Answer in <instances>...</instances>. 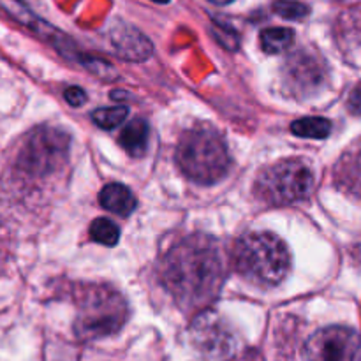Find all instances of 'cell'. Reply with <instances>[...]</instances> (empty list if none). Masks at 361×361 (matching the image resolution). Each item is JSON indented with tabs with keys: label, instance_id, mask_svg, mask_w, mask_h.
Listing matches in <instances>:
<instances>
[{
	"label": "cell",
	"instance_id": "cell-1",
	"mask_svg": "<svg viewBox=\"0 0 361 361\" xmlns=\"http://www.w3.org/2000/svg\"><path fill=\"white\" fill-rule=\"evenodd\" d=\"M161 279L180 309L207 310L224 284V261L217 242L204 235H190L166 252Z\"/></svg>",
	"mask_w": 361,
	"mask_h": 361
},
{
	"label": "cell",
	"instance_id": "cell-2",
	"mask_svg": "<svg viewBox=\"0 0 361 361\" xmlns=\"http://www.w3.org/2000/svg\"><path fill=\"white\" fill-rule=\"evenodd\" d=\"M231 259L245 281L263 288L279 286L291 270L288 245L277 235L267 231L242 236L233 249Z\"/></svg>",
	"mask_w": 361,
	"mask_h": 361
},
{
	"label": "cell",
	"instance_id": "cell-3",
	"mask_svg": "<svg viewBox=\"0 0 361 361\" xmlns=\"http://www.w3.org/2000/svg\"><path fill=\"white\" fill-rule=\"evenodd\" d=\"M175 159L180 171L197 183L219 182L231 168L224 137L215 129L204 126L183 133Z\"/></svg>",
	"mask_w": 361,
	"mask_h": 361
},
{
	"label": "cell",
	"instance_id": "cell-4",
	"mask_svg": "<svg viewBox=\"0 0 361 361\" xmlns=\"http://www.w3.org/2000/svg\"><path fill=\"white\" fill-rule=\"evenodd\" d=\"M129 319L126 298L109 286L85 288L78 303L74 331L81 341H97L122 330Z\"/></svg>",
	"mask_w": 361,
	"mask_h": 361
},
{
	"label": "cell",
	"instance_id": "cell-5",
	"mask_svg": "<svg viewBox=\"0 0 361 361\" xmlns=\"http://www.w3.org/2000/svg\"><path fill=\"white\" fill-rule=\"evenodd\" d=\"M314 189L309 164L298 159H286L268 166L257 175L254 194L268 207H289L307 200Z\"/></svg>",
	"mask_w": 361,
	"mask_h": 361
},
{
	"label": "cell",
	"instance_id": "cell-6",
	"mask_svg": "<svg viewBox=\"0 0 361 361\" xmlns=\"http://www.w3.org/2000/svg\"><path fill=\"white\" fill-rule=\"evenodd\" d=\"M69 136L55 127H39L25 137L16 169L28 178H42L62 168L69 154Z\"/></svg>",
	"mask_w": 361,
	"mask_h": 361
},
{
	"label": "cell",
	"instance_id": "cell-7",
	"mask_svg": "<svg viewBox=\"0 0 361 361\" xmlns=\"http://www.w3.org/2000/svg\"><path fill=\"white\" fill-rule=\"evenodd\" d=\"M190 342L207 361H229L238 351V337L228 321L212 310H201L190 324Z\"/></svg>",
	"mask_w": 361,
	"mask_h": 361
},
{
	"label": "cell",
	"instance_id": "cell-8",
	"mask_svg": "<svg viewBox=\"0 0 361 361\" xmlns=\"http://www.w3.org/2000/svg\"><path fill=\"white\" fill-rule=\"evenodd\" d=\"M307 361H361V335L348 326L316 331L305 344Z\"/></svg>",
	"mask_w": 361,
	"mask_h": 361
},
{
	"label": "cell",
	"instance_id": "cell-9",
	"mask_svg": "<svg viewBox=\"0 0 361 361\" xmlns=\"http://www.w3.org/2000/svg\"><path fill=\"white\" fill-rule=\"evenodd\" d=\"M284 81L295 95H314L323 87V62L316 55L302 49L286 62Z\"/></svg>",
	"mask_w": 361,
	"mask_h": 361
},
{
	"label": "cell",
	"instance_id": "cell-10",
	"mask_svg": "<svg viewBox=\"0 0 361 361\" xmlns=\"http://www.w3.org/2000/svg\"><path fill=\"white\" fill-rule=\"evenodd\" d=\"M0 6H2L14 20L20 21V23L23 25V27H27L30 32H34L37 37H41L42 41L55 46L62 55L69 56V59H76L78 53L76 49H74L73 42L69 41V37H66L62 32L56 30L55 27H51L48 21L41 20L37 14L32 13L21 0H0Z\"/></svg>",
	"mask_w": 361,
	"mask_h": 361
},
{
	"label": "cell",
	"instance_id": "cell-11",
	"mask_svg": "<svg viewBox=\"0 0 361 361\" xmlns=\"http://www.w3.org/2000/svg\"><path fill=\"white\" fill-rule=\"evenodd\" d=\"M335 185L349 196L361 200V152H348L334 169Z\"/></svg>",
	"mask_w": 361,
	"mask_h": 361
},
{
	"label": "cell",
	"instance_id": "cell-12",
	"mask_svg": "<svg viewBox=\"0 0 361 361\" xmlns=\"http://www.w3.org/2000/svg\"><path fill=\"white\" fill-rule=\"evenodd\" d=\"M111 41L115 48L118 49V55H122L123 59L145 60L152 55L150 41L143 34L127 27V25L113 30Z\"/></svg>",
	"mask_w": 361,
	"mask_h": 361
},
{
	"label": "cell",
	"instance_id": "cell-13",
	"mask_svg": "<svg viewBox=\"0 0 361 361\" xmlns=\"http://www.w3.org/2000/svg\"><path fill=\"white\" fill-rule=\"evenodd\" d=\"M99 203L104 210L127 217V215L136 210L137 201L129 187H126L123 183L113 182L102 187L101 194H99Z\"/></svg>",
	"mask_w": 361,
	"mask_h": 361
},
{
	"label": "cell",
	"instance_id": "cell-14",
	"mask_svg": "<svg viewBox=\"0 0 361 361\" xmlns=\"http://www.w3.org/2000/svg\"><path fill=\"white\" fill-rule=\"evenodd\" d=\"M148 126L145 120H130L126 127L122 129L118 136V143L127 154L134 155V157H140L147 152L148 147Z\"/></svg>",
	"mask_w": 361,
	"mask_h": 361
},
{
	"label": "cell",
	"instance_id": "cell-15",
	"mask_svg": "<svg viewBox=\"0 0 361 361\" xmlns=\"http://www.w3.org/2000/svg\"><path fill=\"white\" fill-rule=\"evenodd\" d=\"M261 48L268 55H279V53L286 51L291 48L293 41H295V34L291 28L286 27H271L264 28L259 35Z\"/></svg>",
	"mask_w": 361,
	"mask_h": 361
},
{
	"label": "cell",
	"instance_id": "cell-16",
	"mask_svg": "<svg viewBox=\"0 0 361 361\" xmlns=\"http://www.w3.org/2000/svg\"><path fill=\"white\" fill-rule=\"evenodd\" d=\"M291 133L298 137L309 140H324L331 133V122L321 116H305L291 123Z\"/></svg>",
	"mask_w": 361,
	"mask_h": 361
},
{
	"label": "cell",
	"instance_id": "cell-17",
	"mask_svg": "<svg viewBox=\"0 0 361 361\" xmlns=\"http://www.w3.org/2000/svg\"><path fill=\"white\" fill-rule=\"evenodd\" d=\"M90 238L101 245L113 247L120 240V228L109 219H95L90 224Z\"/></svg>",
	"mask_w": 361,
	"mask_h": 361
},
{
	"label": "cell",
	"instance_id": "cell-18",
	"mask_svg": "<svg viewBox=\"0 0 361 361\" xmlns=\"http://www.w3.org/2000/svg\"><path fill=\"white\" fill-rule=\"evenodd\" d=\"M129 116V109L126 106H113V108H101L92 113V120L101 129H115L120 123L126 122Z\"/></svg>",
	"mask_w": 361,
	"mask_h": 361
},
{
	"label": "cell",
	"instance_id": "cell-19",
	"mask_svg": "<svg viewBox=\"0 0 361 361\" xmlns=\"http://www.w3.org/2000/svg\"><path fill=\"white\" fill-rule=\"evenodd\" d=\"M274 13L284 20H302L309 14V7L295 0H277L274 4Z\"/></svg>",
	"mask_w": 361,
	"mask_h": 361
},
{
	"label": "cell",
	"instance_id": "cell-20",
	"mask_svg": "<svg viewBox=\"0 0 361 361\" xmlns=\"http://www.w3.org/2000/svg\"><path fill=\"white\" fill-rule=\"evenodd\" d=\"M63 95H66V101L69 102L71 106H74V108H80V106L87 101V97H85V92L81 90L80 87H69Z\"/></svg>",
	"mask_w": 361,
	"mask_h": 361
},
{
	"label": "cell",
	"instance_id": "cell-21",
	"mask_svg": "<svg viewBox=\"0 0 361 361\" xmlns=\"http://www.w3.org/2000/svg\"><path fill=\"white\" fill-rule=\"evenodd\" d=\"M348 108L353 115H361V85H358V87L349 94Z\"/></svg>",
	"mask_w": 361,
	"mask_h": 361
},
{
	"label": "cell",
	"instance_id": "cell-22",
	"mask_svg": "<svg viewBox=\"0 0 361 361\" xmlns=\"http://www.w3.org/2000/svg\"><path fill=\"white\" fill-rule=\"evenodd\" d=\"M210 2L217 4V6H226V4H231L233 0H210Z\"/></svg>",
	"mask_w": 361,
	"mask_h": 361
},
{
	"label": "cell",
	"instance_id": "cell-23",
	"mask_svg": "<svg viewBox=\"0 0 361 361\" xmlns=\"http://www.w3.org/2000/svg\"><path fill=\"white\" fill-rule=\"evenodd\" d=\"M152 2H157V4H168L169 0H152Z\"/></svg>",
	"mask_w": 361,
	"mask_h": 361
}]
</instances>
